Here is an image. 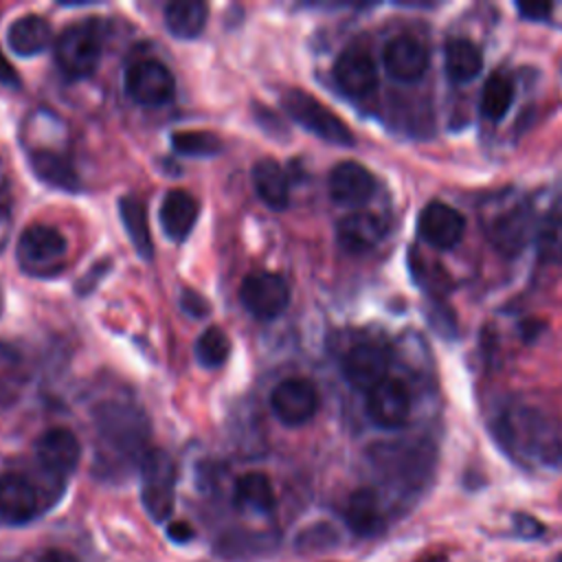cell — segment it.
Masks as SVG:
<instances>
[{
	"instance_id": "obj_31",
	"label": "cell",
	"mask_w": 562,
	"mask_h": 562,
	"mask_svg": "<svg viewBox=\"0 0 562 562\" xmlns=\"http://www.w3.org/2000/svg\"><path fill=\"white\" fill-rule=\"evenodd\" d=\"M536 250L542 261L562 263V217L553 215L536 233Z\"/></svg>"
},
{
	"instance_id": "obj_28",
	"label": "cell",
	"mask_w": 562,
	"mask_h": 562,
	"mask_svg": "<svg viewBox=\"0 0 562 562\" xmlns=\"http://www.w3.org/2000/svg\"><path fill=\"white\" fill-rule=\"evenodd\" d=\"M512 101H514V83H512V79L496 72L483 86L481 114L487 121L496 123V121H501L509 112Z\"/></svg>"
},
{
	"instance_id": "obj_32",
	"label": "cell",
	"mask_w": 562,
	"mask_h": 562,
	"mask_svg": "<svg viewBox=\"0 0 562 562\" xmlns=\"http://www.w3.org/2000/svg\"><path fill=\"white\" fill-rule=\"evenodd\" d=\"M182 310L193 318H202L209 312V303L198 292L182 290Z\"/></svg>"
},
{
	"instance_id": "obj_8",
	"label": "cell",
	"mask_w": 562,
	"mask_h": 562,
	"mask_svg": "<svg viewBox=\"0 0 562 562\" xmlns=\"http://www.w3.org/2000/svg\"><path fill=\"white\" fill-rule=\"evenodd\" d=\"M270 408L281 424L303 426L316 415V386L307 378H285L272 389Z\"/></svg>"
},
{
	"instance_id": "obj_30",
	"label": "cell",
	"mask_w": 562,
	"mask_h": 562,
	"mask_svg": "<svg viewBox=\"0 0 562 562\" xmlns=\"http://www.w3.org/2000/svg\"><path fill=\"white\" fill-rule=\"evenodd\" d=\"M171 145L182 156H213L222 149V140L202 130H184L171 134Z\"/></svg>"
},
{
	"instance_id": "obj_10",
	"label": "cell",
	"mask_w": 562,
	"mask_h": 562,
	"mask_svg": "<svg viewBox=\"0 0 562 562\" xmlns=\"http://www.w3.org/2000/svg\"><path fill=\"white\" fill-rule=\"evenodd\" d=\"M389 371V353L378 342L353 345L342 358V375L358 391H371Z\"/></svg>"
},
{
	"instance_id": "obj_9",
	"label": "cell",
	"mask_w": 562,
	"mask_h": 562,
	"mask_svg": "<svg viewBox=\"0 0 562 562\" xmlns=\"http://www.w3.org/2000/svg\"><path fill=\"white\" fill-rule=\"evenodd\" d=\"M369 419L386 430L402 428L411 417V393L397 378H384L367 393Z\"/></svg>"
},
{
	"instance_id": "obj_3",
	"label": "cell",
	"mask_w": 562,
	"mask_h": 562,
	"mask_svg": "<svg viewBox=\"0 0 562 562\" xmlns=\"http://www.w3.org/2000/svg\"><path fill=\"white\" fill-rule=\"evenodd\" d=\"M281 105L294 123H299L303 130L312 132L321 140L345 147L353 145V132L347 127V123L310 92L290 88L288 92H283Z\"/></svg>"
},
{
	"instance_id": "obj_6",
	"label": "cell",
	"mask_w": 562,
	"mask_h": 562,
	"mask_svg": "<svg viewBox=\"0 0 562 562\" xmlns=\"http://www.w3.org/2000/svg\"><path fill=\"white\" fill-rule=\"evenodd\" d=\"M239 301L250 316L272 321L288 307L290 290L281 274L259 270L244 277L239 285Z\"/></svg>"
},
{
	"instance_id": "obj_39",
	"label": "cell",
	"mask_w": 562,
	"mask_h": 562,
	"mask_svg": "<svg viewBox=\"0 0 562 562\" xmlns=\"http://www.w3.org/2000/svg\"><path fill=\"white\" fill-rule=\"evenodd\" d=\"M560 562H562V558H560Z\"/></svg>"
},
{
	"instance_id": "obj_1",
	"label": "cell",
	"mask_w": 562,
	"mask_h": 562,
	"mask_svg": "<svg viewBox=\"0 0 562 562\" xmlns=\"http://www.w3.org/2000/svg\"><path fill=\"white\" fill-rule=\"evenodd\" d=\"M94 426L103 448L116 459L136 461L149 452L145 450L149 437L147 417L140 408L121 402H105L94 411Z\"/></svg>"
},
{
	"instance_id": "obj_17",
	"label": "cell",
	"mask_w": 562,
	"mask_h": 562,
	"mask_svg": "<svg viewBox=\"0 0 562 562\" xmlns=\"http://www.w3.org/2000/svg\"><path fill=\"white\" fill-rule=\"evenodd\" d=\"M386 233V224L380 215L369 211H356L345 215L336 226V239L342 250L351 255H362L375 248Z\"/></svg>"
},
{
	"instance_id": "obj_21",
	"label": "cell",
	"mask_w": 562,
	"mask_h": 562,
	"mask_svg": "<svg viewBox=\"0 0 562 562\" xmlns=\"http://www.w3.org/2000/svg\"><path fill=\"white\" fill-rule=\"evenodd\" d=\"M252 187L259 200L272 211H285L290 204V184L283 167L272 158H261L252 167Z\"/></svg>"
},
{
	"instance_id": "obj_25",
	"label": "cell",
	"mask_w": 562,
	"mask_h": 562,
	"mask_svg": "<svg viewBox=\"0 0 562 562\" xmlns=\"http://www.w3.org/2000/svg\"><path fill=\"white\" fill-rule=\"evenodd\" d=\"M29 162H31L33 173L42 182H46L55 189H64V191L79 189V176L66 156L50 151V149H37V151H31Z\"/></svg>"
},
{
	"instance_id": "obj_24",
	"label": "cell",
	"mask_w": 562,
	"mask_h": 562,
	"mask_svg": "<svg viewBox=\"0 0 562 562\" xmlns=\"http://www.w3.org/2000/svg\"><path fill=\"white\" fill-rule=\"evenodd\" d=\"M209 20V4L200 0H173L165 7V26L178 40L198 37Z\"/></svg>"
},
{
	"instance_id": "obj_15",
	"label": "cell",
	"mask_w": 562,
	"mask_h": 562,
	"mask_svg": "<svg viewBox=\"0 0 562 562\" xmlns=\"http://www.w3.org/2000/svg\"><path fill=\"white\" fill-rule=\"evenodd\" d=\"M386 72L397 81H417L428 68V50L413 35H395L386 42L382 53Z\"/></svg>"
},
{
	"instance_id": "obj_16",
	"label": "cell",
	"mask_w": 562,
	"mask_h": 562,
	"mask_svg": "<svg viewBox=\"0 0 562 562\" xmlns=\"http://www.w3.org/2000/svg\"><path fill=\"white\" fill-rule=\"evenodd\" d=\"M37 507V492L26 476L13 472L0 476V525H26L35 518Z\"/></svg>"
},
{
	"instance_id": "obj_5",
	"label": "cell",
	"mask_w": 562,
	"mask_h": 562,
	"mask_svg": "<svg viewBox=\"0 0 562 562\" xmlns=\"http://www.w3.org/2000/svg\"><path fill=\"white\" fill-rule=\"evenodd\" d=\"M66 257V239L53 226H29L18 239L20 266L37 277H50L61 270Z\"/></svg>"
},
{
	"instance_id": "obj_26",
	"label": "cell",
	"mask_w": 562,
	"mask_h": 562,
	"mask_svg": "<svg viewBox=\"0 0 562 562\" xmlns=\"http://www.w3.org/2000/svg\"><path fill=\"white\" fill-rule=\"evenodd\" d=\"M443 64L446 72L454 83H468L472 81L481 68H483V53L481 48L463 37L450 40L443 50Z\"/></svg>"
},
{
	"instance_id": "obj_37",
	"label": "cell",
	"mask_w": 562,
	"mask_h": 562,
	"mask_svg": "<svg viewBox=\"0 0 562 562\" xmlns=\"http://www.w3.org/2000/svg\"><path fill=\"white\" fill-rule=\"evenodd\" d=\"M4 211H7V206H4V200H2V195H0V217L4 215Z\"/></svg>"
},
{
	"instance_id": "obj_18",
	"label": "cell",
	"mask_w": 562,
	"mask_h": 562,
	"mask_svg": "<svg viewBox=\"0 0 562 562\" xmlns=\"http://www.w3.org/2000/svg\"><path fill=\"white\" fill-rule=\"evenodd\" d=\"M200 204L198 200L184 189H171L160 204V224L169 239L184 241L198 220Z\"/></svg>"
},
{
	"instance_id": "obj_27",
	"label": "cell",
	"mask_w": 562,
	"mask_h": 562,
	"mask_svg": "<svg viewBox=\"0 0 562 562\" xmlns=\"http://www.w3.org/2000/svg\"><path fill=\"white\" fill-rule=\"evenodd\" d=\"M119 211H121V222L125 226V233H127L134 250L138 252V257L149 261L154 257V246H151V233H149V224H147L145 204L134 195H123L119 200Z\"/></svg>"
},
{
	"instance_id": "obj_36",
	"label": "cell",
	"mask_w": 562,
	"mask_h": 562,
	"mask_svg": "<svg viewBox=\"0 0 562 562\" xmlns=\"http://www.w3.org/2000/svg\"><path fill=\"white\" fill-rule=\"evenodd\" d=\"M37 562H77L70 553H66V551H59V549H50V551H46Z\"/></svg>"
},
{
	"instance_id": "obj_12",
	"label": "cell",
	"mask_w": 562,
	"mask_h": 562,
	"mask_svg": "<svg viewBox=\"0 0 562 562\" xmlns=\"http://www.w3.org/2000/svg\"><path fill=\"white\" fill-rule=\"evenodd\" d=\"M35 457L48 474L64 479L70 472H75L81 457V446L72 430L50 428L44 435H40L35 443Z\"/></svg>"
},
{
	"instance_id": "obj_22",
	"label": "cell",
	"mask_w": 562,
	"mask_h": 562,
	"mask_svg": "<svg viewBox=\"0 0 562 562\" xmlns=\"http://www.w3.org/2000/svg\"><path fill=\"white\" fill-rule=\"evenodd\" d=\"M50 24L35 13L22 15L7 29V44L18 57H33L42 53L50 42Z\"/></svg>"
},
{
	"instance_id": "obj_14",
	"label": "cell",
	"mask_w": 562,
	"mask_h": 562,
	"mask_svg": "<svg viewBox=\"0 0 562 562\" xmlns=\"http://www.w3.org/2000/svg\"><path fill=\"white\" fill-rule=\"evenodd\" d=\"M327 189L334 202L342 206H360L371 200L375 191V178L360 162L345 160L329 171Z\"/></svg>"
},
{
	"instance_id": "obj_4",
	"label": "cell",
	"mask_w": 562,
	"mask_h": 562,
	"mask_svg": "<svg viewBox=\"0 0 562 562\" xmlns=\"http://www.w3.org/2000/svg\"><path fill=\"white\" fill-rule=\"evenodd\" d=\"M55 61L68 79L94 75L101 61V33L97 24L86 20L66 26L55 44Z\"/></svg>"
},
{
	"instance_id": "obj_29",
	"label": "cell",
	"mask_w": 562,
	"mask_h": 562,
	"mask_svg": "<svg viewBox=\"0 0 562 562\" xmlns=\"http://www.w3.org/2000/svg\"><path fill=\"white\" fill-rule=\"evenodd\" d=\"M231 356V338L222 327H206L195 340V358L204 369H220Z\"/></svg>"
},
{
	"instance_id": "obj_7",
	"label": "cell",
	"mask_w": 562,
	"mask_h": 562,
	"mask_svg": "<svg viewBox=\"0 0 562 562\" xmlns=\"http://www.w3.org/2000/svg\"><path fill=\"white\" fill-rule=\"evenodd\" d=\"M125 90L138 105L158 108L173 99L176 79L162 61L138 59L125 70Z\"/></svg>"
},
{
	"instance_id": "obj_19",
	"label": "cell",
	"mask_w": 562,
	"mask_h": 562,
	"mask_svg": "<svg viewBox=\"0 0 562 562\" xmlns=\"http://www.w3.org/2000/svg\"><path fill=\"white\" fill-rule=\"evenodd\" d=\"M342 516L347 527L360 538H373L384 529V514H382L380 498L369 487H360L351 492Z\"/></svg>"
},
{
	"instance_id": "obj_35",
	"label": "cell",
	"mask_w": 562,
	"mask_h": 562,
	"mask_svg": "<svg viewBox=\"0 0 562 562\" xmlns=\"http://www.w3.org/2000/svg\"><path fill=\"white\" fill-rule=\"evenodd\" d=\"M0 83L7 88H18L20 86V75L15 68L9 64V59L0 53Z\"/></svg>"
},
{
	"instance_id": "obj_11",
	"label": "cell",
	"mask_w": 562,
	"mask_h": 562,
	"mask_svg": "<svg viewBox=\"0 0 562 562\" xmlns=\"http://www.w3.org/2000/svg\"><path fill=\"white\" fill-rule=\"evenodd\" d=\"M417 231L432 248L448 250L461 241L465 233V217L446 202H428L419 213Z\"/></svg>"
},
{
	"instance_id": "obj_23",
	"label": "cell",
	"mask_w": 562,
	"mask_h": 562,
	"mask_svg": "<svg viewBox=\"0 0 562 562\" xmlns=\"http://www.w3.org/2000/svg\"><path fill=\"white\" fill-rule=\"evenodd\" d=\"M233 503L241 512L270 514L274 509V490L263 472H246L235 481Z\"/></svg>"
},
{
	"instance_id": "obj_2",
	"label": "cell",
	"mask_w": 562,
	"mask_h": 562,
	"mask_svg": "<svg viewBox=\"0 0 562 562\" xmlns=\"http://www.w3.org/2000/svg\"><path fill=\"white\" fill-rule=\"evenodd\" d=\"M178 470L169 452L151 448L140 461V501L151 520L165 522L173 514Z\"/></svg>"
},
{
	"instance_id": "obj_20",
	"label": "cell",
	"mask_w": 562,
	"mask_h": 562,
	"mask_svg": "<svg viewBox=\"0 0 562 562\" xmlns=\"http://www.w3.org/2000/svg\"><path fill=\"white\" fill-rule=\"evenodd\" d=\"M529 228H531L529 211L522 206H514L503 211L498 217H494L487 224V237L503 255H516L527 244Z\"/></svg>"
},
{
	"instance_id": "obj_33",
	"label": "cell",
	"mask_w": 562,
	"mask_h": 562,
	"mask_svg": "<svg viewBox=\"0 0 562 562\" xmlns=\"http://www.w3.org/2000/svg\"><path fill=\"white\" fill-rule=\"evenodd\" d=\"M516 9L525 20H547L553 11V4L551 2H518Z\"/></svg>"
},
{
	"instance_id": "obj_34",
	"label": "cell",
	"mask_w": 562,
	"mask_h": 562,
	"mask_svg": "<svg viewBox=\"0 0 562 562\" xmlns=\"http://www.w3.org/2000/svg\"><path fill=\"white\" fill-rule=\"evenodd\" d=\"M167 536L173 540V542H180V544H184V542H189V540H193V527L189 525V522H184V520H176V522H169L167 525Z\"/></svg>"
},
{
	"instance_id": "obj_13",
	"label": "cell",
	"mask_w": 562,
	"mask_h": 562,
	"mask_svg": "<svg viewBox=\"0 0 562 562\" xmlns=\"http://www.w3.org/2000/svg\"><path fill=\"white\" fill-rule=\"evenodd\" d=\"M334 79L345 94L353 99H362L375 90L378 68L371 55L364 53L362 48H347L338 55L334 64Z\"/></svg>"
},
{
	"instance_id": "obj_38",
	"label": "cell",
	"mask_w": 562,
	"mask_h": 562,
	"mask_svg": "<svg viewBox=\"0 0 562 562\" xmlns=\"http://www.w3.org/2000/svg\"><path fill=\"white\" fill-rule=\"evenodd\" d=\"M0 314H2V292H0Z\"/></svg>"
}]
</instances>
